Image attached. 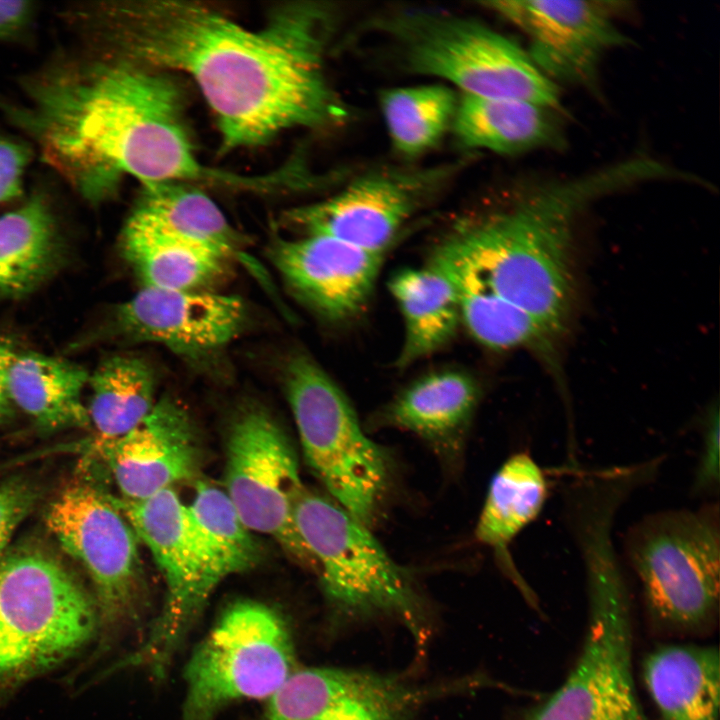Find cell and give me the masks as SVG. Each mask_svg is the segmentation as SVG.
I'll list each match as a JSON object with an SVG mask.
<instances>
[{
    "label": "cell",
    "mask_w": 720,
    "mask_h": 720,
    "mask_svg": "<svg viewBox=\"0 0 720 720\" xmlns=\"http://www.w3.org/2000/svg\"><path fill=\"white\" fill-rule=\"evenodd\" d=\"M88 383L91 400L87 410L96 431L94 451L135 428L157 402L155 372L136 356L115 355L104 360Z\"/></svg>",
    "instance_id": "cell-29"
},
{
    "label": "cell",
    "mask_w": 720,
    "mask_h": 720,
    "mask_svg": "<svg viewBox=\"0 0 720 720\" xmlns=\"http://www.w3.org/2000/svg\"><path fill=\"white\" fill-rule=\"evenodd\" d=\"M224 491L251 532L274 538L294 559L316 571L294 524L305 490L294 450L264 408L248 406L228 435Z\"/></svg>",
    "instance_id": "cell-13"
},
{
    "label": "cell",
    "mask_w": 720,
    "mask_h": 720,
    "mask_svg": "<svg viewBox=\"0 0 720 720\" xmlns=\"http://www.w3.org/2000/svg\"><path fill=\"white\" fill-rule=\"evenodd\" d=\"M247 312L243 300L233 295L142 287L118 307L116 325L130 340L201 360L221 352L241 333Z\"/></svg>",
    "instance_id": "cell-16"
},
{
    "label": "cell",
    "mask_w": 720,
    "mask_h": 720,
    "mask_svg": "<svg viewBox=\"0 0 720 720\" xmlns=\"http://www.w3.org/2000/svg\"><path fill=\"white\" fill-rule=\"evenodd\" d=\"M623 547L652 622L679 632L714 622L720 594L717 500L650 513L628 530Z\"/></svg>",
    "instance_id": "cell-7"
},
{
    "label": "cell",
    "mask_w": 720,
    "mask_h": 720,
    "mask_svg": "<svg viewBox=\"0 0 720 720\" xmlns=\"http://www.w3.org/2000/svg\"><path fill=\"white\" fill-rule=\"evenodd\" d=\"M14 354L8 346L0 345V423L7 421L13 415V403L7 387V373L11 358Z\"/></svg>",
    "instance_id": "cell-37"
},
{
    "label": "cell",
    "mask_w": 720,
    "mask_h": 720,
    "mask_svg": "<svg viewBox=\"0 0 720 720\" xmlns=\"http://www.w3.org/2000/svg\"><path fill=\"white\" fill-rule=\"evenodd\" d=\"M432 176L368 173L325 200L288 211L284 222L302 236H326L384 253L416 210Z\"/></svg>",
    "instance_id": "cell-17"
},
{
    "label": "cell",
    "mask_w": 720,
    "mask_h": 720,
    "mask_svg": "<svg viewBox=\"0 0 720 720\" xmlns=\"http://www.w3.org/2000/svg\"><path fill=\"white\" fill-rule=\"evenodd\" d=\"M384 253L326 236L279 239L271 258L292 292L331 322L358 316L372 295Z\"/></svg>",
    "instance_id": "cell-18"
},
{
    "label": "cell",
    "mask_w": 720,
    "mask_h": 720,
    "mask_svg": "<svg viewBox=\"0 0 720 720\" xmlns=\"http://www.w3.org/2000/svg\"><path fill=\"white\" fill-rule=\"evenodd\" d=\"M551 111L523 100L462 94L451 128L465 147L520 154L558 142Z\"/></svg>",
    "instance_id": "cell-23"
},
{
    "label": "cell",
    "mask_w": 720,
    "mask_h": 720,
    "mask_svg": "<svg viewBox=\"0 0 720 720\" xmlns=\"http://www.w3.org/2000/svg\"><path fill=\"white\" fill-rule=\"evenodd\" d=\"M454 284L461 324L483 346L497 351L526 348L547 356L555 336L535 317L492 291L471 266L442 242L431 259Z\"/></svg>",
    "instance_id": "cell-20"
},
{
    "label": "cell",
    "mask_w": 720,
    "mask_h": 720,
    "mask_svg": "<svg viewBox=\"0 0 720 720\" xmlns=\"http://www.w3.org/2000/svg\"><path fill=\"white\" fill-rule=\"evenodd\" d=\"M36 491L24 480H8L0 484V559L13 532L31 511Z\"/></svg>",
    "instance_id": "cell-34"
},
{
    "label": "cell",
    "mask_w": 720,
    "mask_h": 720,
    "mask_svg": "<svg viewBox=\"0 0 720 720\" xmlns=\"http://www.w3.org/2000/svg\"><path fill=\"white\" fill-rule=\"evenodd\" d=\"M46 524L61 548L88 574L98 615L94 649L70 675L75 680L110 651L135 618L141 595L134 533L114 498L86 484L64 489Z\"/></svg>",
    "instance_id": "cell-12"
},
{
    "label": "cell",
    "mask_w": 720,
    "mask_h": 720,
    "mask_svg": "<svg viewBox=\"0 0 720 720\" xmlns=\"http://www.w3.org/2000/svg\"><path fill=\"white\" fill-rule=\"evenodd\" d=\"M550 487L547 472L528 452L511 455L491 479L475 529L477 540L504 550L539 517Z\"/></svg>",
    "instance_id": "cell-28"
},
{
    "label": "cell",
    "mask_w": 720,
    "mask_h": 720,
    "mask_svg": "<svg viewBox=\"0 0 720 720\" xmlns=\"http://www.w3.org/2000/svg\"><path fill=\"white\" fill-rule=\"evenodd\" d=\"M643 681L660 720H719L717 647L660 645L643 662Z\"/></svg>",
    "instance_id": "cell-21"
},
{
    "label": "cell",
    "mask_w": 720,
    "mask_h": 720,
    "mask_svg": "<svg viewBox=\"0 0 720 720\" xmlns=\"http://www.w3.org/2000/svg\"><path fill=\"white\" fill-rule=\"evenodd\" d=\"M283 376L309 466L337 504L368 525L389 481L385 451L367 437L345 393L310 355H292Z\"/></svg>",
    "instance_id": "cell-9"
},
{
    "label": "cell",
    "mask_w": 720,
    "mask_h": 720,
    "mask_svg": "<svg viewBox=\"0 0 720 720\" xmlns=\"http://www.w3.org/2000/svg\"><path fill=\"white\" fill-rule=\"evenodd\" d=\"M128 219L153 230L206 245L231 259L244 243L216 203L186 182L143 185Z\"/></svg>",
    "instance_id": "cell-27"
},
{
    "label": "cell",
    "mask_w": 720,
    "mask_h": 720,
    "mask_svg": "<svg viewBox=\"0 0 720 720\" xmlns=\"http://www.w3.org/2000/svg\"><path fill=\"white\" fill-rule=\"evenodd\" d=\"M388 288L404 322V340L396 367L406 368L437 352L461 324L459 299L450 278L433 262L394 273Z\"/></svg>",
    "instance_id": "cell-22"
},
{
    "label": "cell",
    "mask_w": 720,
    "mask_h": 720,
    "mask_svg": "<svg viewBox=\"0 0 720 720\" xmlns=\"http://www.w3.org/2000/svg\"><path fill=\"white\" fill-rule=\"evenodd\" d=\"M21 87L25 105L8 114L89 200L111 194L123 175L143 185L250 184L247 176L200 162L181 91L154 68L89 52L55 60L24 77Z\"/></svg>",
    "instance_id": "cell-2"
},
{
    "label": "cell",
    "mask_w": 720,
    "mask_h": 720,
    "mask_svg": "<svg viewBox=\"0 0 720 720\" xmlns=\"http://www.w3.org/2000/svg\"><path fill=\"white\" fill-rule=\"evenodd\" d=\"M187 505L211 571L220 583L251 568L260 551L224 489L198 481Z\"/></svg>",
    "instance_id": "cell-32"
},
{
    "label": "cell",
    "mask_w": 720,
    "mask_h": 720,
    "mask_svg": "<svg viewBox=\"0 0 720 720\" xmlns=\"http://www.w3.org/2000/svg\"><path fill=\"white\" fill-rule=\"evenodd\" d=\"M89 375L78 365L38 353L13 354L7 387L14 406L44 430L90 424L82 392Z\"/></svg>",
    "instance_id": "cell-25"
},
{
    "label": "cell",
    "mask_w": 720,
    "mask_h": 720,
    "mask_svg": "<svg viewBox=\"0 0 720 720\" xmlns=\"http://www.w3.org/2000/svg\"><path fill=\"white\" fill-rule=\"evenodd\" d=\"M482 682L468 678L427 685L367 670L298 668L266 701L262 720H413L434 700Z\"/></svg>",
    "instance_id": "cell-14"
},
{
    "label": "cell",
    "mask_w": 720,
    "mask_h": 720,
    "mask_svg": "<svg viewBox=\"0 0 720 720\" xmlns=\"http://www.w3.org/2000/svg\"><path fill=\"white\" fill-rule=\"evenodd\" d=\"M661 175L658 162L632 159L546 184L504 209L462 221L444 242L492 291L556 337L572 305L569 259L576 216L592 200Z\"/></svg>",
    "instance_id": "cell-3"
},
{
    "label": "cell",
    "mask_w": 720,
    "mask_h": 720,
    "mask_svg": "<svg viewBox=\"0 0 720 720\" xmlns=\"http://www.w3.org/2000/svg\"><path fill=\"white\" fill-rule=\"evenodd\" d=\"M408 72L449 82L463 95L560 105L550 80L516 42L471 17L405 9L376 18Z\"/></svg>",
    "instance_id": "cell-6"
},
{
    "label": "cell",
    "mask_w": 720,
    "mask_h": 720,
    "mask_svg": "<svg viewBox=\"0 0 720 720\" xmlns=\"http://www.w3.org/2000/svg\"><path fill=\"white\" fill-rule=\"evenodd\" d=\"M483 5L526 34L529 56L554 83H592L601 58L630 42L615 24L616 2L496 0Z\"/></svg>",
    "instance_id": "cell-15"
},
{
    "label": "cell",
    "mask_w": 720,
    "mask_h": 720,
    "mask_svg": "<svg viewBox=\"0 0 720 720\" xmlns=\"http://www.w3.org/2000/svg\"><path fill=\"white\" fill-rule=\"evenodd\" d=\"M55 256V222L41 196L0 216V297L31 288L48 272Z\"/></svg>",
    "instance_id": "cell-30"
},
{
    "label": "cell",
    "mask_w": 720,
    "mask_h": 720,
    "mask_svg": "<svg viewBox=\"0 0 720 720\" xmlns=\"http://www.w3.org/2000/svg\"><path fill=\"white\" fill-rule=\"evenodd\" d=\"M30 155V149L23 143L0 137V202L21 194L22 176Z\"/></svg>",
    "instance_id": "cell-35"
},
{
    "label": "cell",
    "mask_w": 720,
    "mask_h": 720,
    "mask_svg": "<svg viewBox=\"0 0 720 720\" xmlns=\"http://www.w3.org/2000/svg\"><path fill=\"white\" fill-rule=\"evenodd\" d=\"M32 3L0 0V40H8L24 31L32 17Z\"/></svg>",
    "instance_id": "cell-36"
},
{
    "label": "cell",
    "mask_w": 720,
    "mask_h": 720,
    "mask_svg": "<svg viewBox=\"0 0 720 720\" xmlns=\"http://www.w3.org/2000/svg\"><path fill=\"white\" fill-rule=\"evenodd\" d=\"M458 98L442 83L383 90L379 106L394 150L416 157L438 145L452 127Z\"/></svg>",
    "instance_id": "cell-31"
},
{
    "label": "cell",
    "mask_w": 720,
    "mask_h": 720,
    "mask_svg": "<svg viewBox=\"0 0 720 720\" xmlns=\"http://www.w3.org/2000/svg\"><path fill=\"white\" fill-rule=\"evenodd\" d=\"M719 425L716 405L708 410L702 425L701 449L692 484L694 494L706 501L713 500L719 493Z\"/></svg>",
    "instance_id": "cell-33"
},
{
    "label": "cell",
    "mask_w": 720,
    "mask_h": 720,
    "mask_svg": "<svg viewBox=\"0 0 720 720\" xmlns=\"http://www.w3.org/2000/svg\"><path fill=\"white\" fill-rule=\"evenodd\" d=\"M91 593L52 554L24 547L0 559V706L27 682L94 644Z\"/></svg>",
    "instance_id": "cell-5"
},
{
    "label": "cell",
    "mask_w": 720,
    "mask_h": 720,
    "mask_svg": "<svg viewBox=\"0 0 720 720\" xmlns=\"http://www.w3.org/2000/svg\"><path fill=\"white\" fill-rule=\"evenodd\" d=\"M584 572L587 625L563 683L525 720H647L633 676L632 602L615 541L593 535L577 547Z\"/></svg>",
    "instance_id": "cell-4"
},
{
    "label": "cell",
    "mask_w": 720,
    "mask_h": 720,
    "mask_svg": "<svg viewBox=\"0 0 720 720\" xmlns=\"http://www.w3.org/2000/svg\"><path fill=\"white\" fill-rule=\"evenodd\" d=\"M114 500L160 569L165 598L140 645L101 675L142 668L161 679L219 583L211 571L187 505L173 489L143 500Z\"/></svg>",
    "instance_id": "cell-11"
},
{
    "label": "cell",
    "mask_w": 720,
    "mask_h": 720,
    "mask_svg": "<svg viewBox=\"0 0 720 720\" xmlns=\"http://www.w3.org/2000/svg\"><path fill=\"white\" fill-rule=\"evenodd\" d=\"M298 669L285 619L256 601L227 607L191 653L183 673L182 720H214L246 700H268Z\"/></svg>",
    "instance_id": "cell-10"
},
{
    "label": "cell",
    "mask_w": 720,
    "mask_h": 720,
    "mask_svg": "<svg viewBox=\"0 0 720 720\" xmlns=\"http://www.w3.org/2000/svg\"><path fill=\"white\" fill-rule=\"evenodd\" d=\"M294 524L339 619L390 617L404 624L418 644L428 639L426 609L412 577L367 525L306 489L296 504Z\"/></svg>",
    "instance_id": "cell-8"
},
{
    "label": "cell",
    "mask_w": 720,
    "mask_h": 720,
    "mask_svg": "<svg viewBox=\"0 0 720 720\" xmlns=\"http://www.w3.org/2000/svg\"><path fill=\"white\" fill-rule=\"evenodd\" d=\"M94 452L103 456L124 500L137 501L191 480L200 452L192 418L171 396L125 435Z\"/></svg>",
    "instance_id": "cell-19"
},
{
    "label": "cell",
    "mask_w": 720,
    "mask_h": 720,
    "mask_svg": "<svg viewBox=\"0 0 720 720\" xmlns=\"http://www.w3.org/2000/svg\"><path fill=\"white\" fill-rule=\"evenodd\" d=\"M480 399L477 381L458 369L427 373L387 406L388 424L433 442H447L469 424Z\"/></svg>",
    "instance_id": "cell-26"
},
{
    "label": "cell",
    "mask_w": 720,
    "mask_h": 720,
    "mask_svg": "<svg viewBox=\"0 0 720 720\" xmlns=\"http://www.w3.org/2000/svg\"><path fill=\"white\" fill-rule=\"evenodd\" d=\"M335 19L328 4L295 1L251 30L200 2L128 0L74 6L70 25L90 52L189 75L229 151L347 118L325 70Z\"/></svg>",
    "instance_id": "cell-1"
},
{
    "label": "cell",
    "mask_w": 720,
    "mask_h": 720,
    "mask_svg": "<svg viewBox=\"0 0 720 720\" xmlns=\"http://www.w3.org/2000/svg\"><path fill=\"white\" fill-rule=\"evenodd\" d=\"M121 249L143 287L163 290H205L232 260L224 253L171 236L127 219Z\"/></svg>",
    "instance_id": "cell-24"
}]
</instances>
